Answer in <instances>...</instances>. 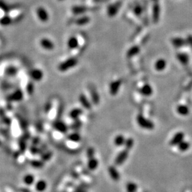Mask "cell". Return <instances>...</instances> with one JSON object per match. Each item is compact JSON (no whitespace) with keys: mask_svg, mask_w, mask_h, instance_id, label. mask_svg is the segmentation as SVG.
Wrapping results in <instances>:
<instances>
[{"mask_svg":"<svg viewBox=\"0 0 192 192\" xmlns=\"http://www.w3.org/2000/svg\"><path fill=\"white\" fill-rule=\"evenodd\" d=\"M76 36L78 39V47L76 49L70 51L71 57H77L80 55L86 49L88 44V38L85 34L79 33Z\"/></svg>","mask_w":192,"mask_h":192,"instance_id":"1","label":"cell"},{"mask_svg":"<svg viewBox=\"0 0 192 192\" xmlns=\"http://www.w3.org/2000/svg\"><path fill=\"white\" fill-rule=\"evenodd\" d=\"M78 63L77 57H70V58L60 62L57 67L58 70L61 72H67L72 68L76 67Z\"/></svg>","mask_w":192,"mask_h":192,"instance_id":"2","label":"cell"},{"mask_svg":"<svg viewBox=\"0 0 192 192\" xmlns=\"http://www.w3.org/2000/svg\"><path fill=\"white\" fill-rule=\"evenodd\" d=\"M136 121L138 125L142 127V129L147 130H152L154 128V123L146 118L144 116L142 115H138L136 118Z\"/></svg>","mask_w":192,"mask_h":192,"instance_id":"3","label":"cell"},{"mask_svg":"<svg viewBox=\"0 0 192 192\" xmlns=\"http://www.w3.org/2000/svg\"><path fill=\"white\" fill-rule=\"evenodd\" d=\"M36 15L39 21L42 23H46L49 20V14L47 9L42 7L39 6L36 9Z\"/></svg>","mask_w":192,"mask_h":192,"instance_id":"4","label":"cell"},{"mask_svg":"<svg viewBox=\"0 0 192 192\" xmlns=\"http://www.w3.org/2000/svg\"><path fill=\"white\" fill-rule=\"evenodd\" d=\"M93 8H91L89 6H83V5H75L73 6L72 9L71 11L73 14L76 16H80L83 14H85L86 12L89 11L91 9Z\"/></svg>","mask_w":192,"mask_h":192,"instance_id":"5","label":"cell"},{"mask_svg":"<svg viewBox=\"0 0 192 192\" xmlns=\"http://www.w3.org/2000/svg\"><path fill=\"white\" fill-rule=\"evenodd\" d=\"M88 91H90L92 103L95 105H98L100 101V97L97 89L93 85H88Z\"/></svg>","mask_w":192,"mask_h":192,"instance_id":"6","label":"cell"},{"mask_svg":"<svg viewBox=\"0 0 192 192\" xmlns=\"http://www.w3.org/2000/svg\"><path fill=\"white\" fill-rule=\"evenodd\" d=\"M130 151L126 149L121 151L116 156L115 163L116 165H121L123 164L127 160L128 155H129Z\"/></svg>","mask_w":192,"mask_h":192,"instance_id":"7","label":"cell"},{"mask_svg":"<svg viewBox=\"0 0 192 192\" xmlns=\"http://www.w3.org/2000/svg\"><path fill=\"white\" fill-rule=\"evenodd\" d=\"M8 15L12 19L13 22L21 20L23 17V12L20 9H11L8 12Z\"/></svg>","mask_w":192,"mask_h":192,"instance_id":"8","label":"cell"},{"mask_svg":"<svg viewBox=\"0 0 192 192\" xmlns=\"http://www.w3.org/2000/svg\"><path fill=\"white\" fill-rule=\"evenodd\" d=\"M90 21H91V18L87 14H83V15L79 16L78 17L74 19L72 23L76 26H84L89 24Z\"/></svg>","mask_w":192,"mask_h":192,"instance_id":"9","label":"cell"},{"mask_svg":"<svg viewBox=\"0 0 192 192\" xmlns=\"http://www.w3.org/2000/svg\"><path fill=\"white\" fill-rule=\"evenodd\" d=\"M40 45L44 50L47 51H53L55 48V44L52 41L47 37H43L41 39Z\"/></svg>","mask_w":192,"mask_h":192,"instance_id":"10","label":"cell"},{"mask_svg":"<svg viewBox=\"0 0 192 192\" xmlns=\"http://www.w3.org/2000/svg\"><path fill=\"white\" fill-rule=\"evenodd\" d=\"M29 76L35 82H40L44 77V73L42 70L36 68L32 69L30 71Z\"/></svg>","mask_w":192,"mask_h":192,"instance_id":"11","label":"cell"},{"mask_svg":"<svg viewBox=\"0 0 192 192\" xmlns=\"http://www.w3.org/2000/svg\"><path fill=\"white\" fill-rule=\"evenodd\" d=\"M185 134L182 132H178L176 133L170 141V145L172 146H178L179 144L184 140Z\"/></svg>","mask_w":192,"mask_h":192,"instance_id":"12","label":"cell"},{"mask_svg":"<svg viewBox=\"0 0 192 192\" xmlns=\"http://www.w3.org/2000/svg\"><path fill=\"white\" fill-rule=\"evenodd\" d=\"M24 98V94L21 90L18 89L15 90L8 97V100L11 101H20Z\"/></svg>","mask_w":192,"mask_h":192,"instance_id":"13","label":"cell"},{"mask_svg":"<svg viewBox=\"0 0 192 192\" xmlns=\"http://www.w3.org/2000/svg\"><path fill=\"white\" fill-rule=\"evenodd\" d=\"M53 126L55 130L62 134L66 133L68 131L67 126L65 124V123H63L60 120L55 121L53 124Z\"/></svg>","mask_w":192,"mask_h":192,"instance_id":"14","label":"cell"},{"mask_svg":"<svg viewBox=\"0 0 192 192\" xmlns=\"http://www.w3.org/2000/svg\"><path fill=\"white\" fill-rule=\"evenodd\" d=\"M78 100H79L80 103H81L82 106L84 108H85L86 109L90 110L91 109L92 105L85 94H84V93L80 94L79 97H78Z\"/></svg>","mask_w":192,"mask_h":192,"instance_id":"15","label":"cell"},{"mask_svg":"<svg viewBox=\"0 0 192 192\" xmlns=\"http://www.w3.org/2000/svg\"><path fill=\"white\" fill-rule=\"evenodd\" d=\"M67 45L69 50L73 51L78 47V39L76 36H72L70 37L67 42Z\"/></svg>","mask_w":192,"mask_h":192,"instance_id":"16","label":"cell"},{"mask_svg":"<svg viewBox=\"0 0 192 192\" xmlns=\"http://www.w3.org/2000/svg\"><path fill=\"white\" fill-rule=\"evenodd\" d=\"M108 173L112 180L114 181H118L120 179V174L116 168L114 166H109L108 167Z\"/></svg>","mask_w":192,"mask_h":192,"instance_id":"17","label":"cell"},{"mask_svg":"<svg viewBox=\"0 0 192 192\" xmlns=\"http://www.w3.org/2000/svg\"><path fill=\"white\" fill-rule=\"evenodd\" d=\"M121 82L120 80H116L111 83L109 86V92L111 95L115 96L118 93L121 86Z\"/></svg>","mask_w":192,"mask_h":192,"instance_id":"18","label":"cell"},{"mask_svg":"<svg viewBox=\"0 0 192 192\" xmlns=\"http://www.w3.org/2000/svg\"><path fill=\"white\" fill-rule=\"evenodd\" d=\"M83 113V111L82 109L78 108H75L73 109L69 113V116L70 118H72L73 120L78 119L79 117L82 115Z\"/></svg>","mask_w":192,"mask_h":192,"instance_id":"19","label":"cell"},{"mask_svg":"<svg viewBox=\"0 0 192 192\" xmlns=\"http://www.w3.org/2000/svg\"><path fill=\"white\" fill-rule=\"evenodd\" d=\"M98 164L99 163H98V160L97 158H95L94 157H93L88 159L87 167L89 170H94L97 169Z\"/></svg>","mask_w":192,"mask_h":192,"instance_id":"20","label":"cell"},{"mask_svg":"<svg viewBox=\"0 0 192 192\" xmlns=\"http://www.w3.org/2000/svg\"><path fill=\"white\" fill-rule=\"evenodd\" d=\"M177 111L179 115L182 116H187L190 113V109L187 106L180 105L177 107Z\"/></svg>","mask_w":192,"mask_h":192,"instance_id":"21","label":"cell"},{"mask_svg":"<svg viewBox=\"0 0 192 192\" xmlns=\"http://www.w3.org/2000/svg\"><path fill=\"white\" fill-rule=\"evenodd\" d=\"M18 72V68L12 66L6 67L5 70V74L9 76H14L15 75H16Z\"/></svg>","mask_w":192,"mask_h":192,"instance_id":"22","label":"cell"},{"mask_svg":"<svg viewBox=\"0 0 192 192\" xmlns=\"http://www.w3.org/2000/svg\"><path fill=\"white\" fill-rule=\"evenodd\" d=\"M47 183L45 180H40L39 181L37 182V183H36L35 187H36V190L39 191V192H43L44 191H45L47 188Z\"/></svg>","mask_w":192,"mask_h":192,"instance_id":"23","label":"cell"},{"mask_svg":"<svg viewBox=\"0 0 192 192\" xmlns=\"http://www.w3.org/2000/svg\"><path fill=\"white\" fill-rule=\"evenodd\" d=\"M140 92L144 96H146V97H149V96H151L152 94L153 90H152V87L149 85H145L141 88Z\"/></svg>","mask_w":192,"mask_h":192,"instance_id":"24","label":"cell"},{"mask_svg":"<svg viewBox=\"0 0 192 192\" xmlns=\"http://www.w3.org/2000/svg\"><path fill=\"white\" fill-rule=\"evenodd\" d=\"M12 23H13L12 19L8 14H5L3 17L0 18V24L3 26H9Z\"/></svg>","mask_w":192,"mask_h":192,"instance_id":"25","label":"cell"},{"mask_svg":"<svg viewBox=\"0 0 192 192\" xmlns=\"http://www.w3.org/2000/svg\"><path fill=\"white\" fill-rule=\"evenodd\" d=\"M126 140V139H125L124 136H123L121 134H119V135L116 136L115 140H114V142H115V144L116 146L119 147V146H124Z\"/></svg>","mask_w":192,"mask_h":192,"instance_id":"26","label":"cell"},{"mask_svg":"<svg viewBox=\"0 0 192 192\" xmlns=\"http://www.w3.org/2000/svg\"><path fill=\"white\" fill-rule=\"evenodd\" d=\"M177 146H178V149L179 151H180L182 152H185L190 149V143L188 141L183 140L182 142H181Z\"/></svg>","mask_w":192,"mask_h":192,"instance_id":"27","label":"cell"},{"mask_svg":"<svg viewBox=\"0 0 192 192\" xmlns=\"http://www.w3.org/2000/svg\"><path fill=\"white\" fill-rule=\"evenodd\" d=\"M34 180L35 178L34 177V175L32 174H27L23 178V182L27 185H33V183L34 182Z\"/></svg>","mask_w":192,"mask_h":192,"instance_id":"28","label":"cell"},{"mask_svg":"<svg viewBox=\"0 0 192 192\" xmlns=\"http://www.w3.org/2000/svg\"><path fill=\"white\" fill-rule=\"evenodd\" d=\"M67 139L73 142H78L81 140V136L78 133L75 132L68 135Z\"/></svg>","mask_w":192,"mask_h":192,"instance_id":"29","label":"cell"},{"mask_svg":"<svg viewBox=\"0 0 192 192\" xmlns=\"http://www.w3.org/2000/svg\"><path fill=\"white\" fill-rule=\"evenodd\" d=\"M31 166L35 169H42L44 166V162L39 160H33L30 162Z\"/></svg>","mask_w":192,"mask_h":192,"instance_id":"30","label":"cell"},{"mask_svg":"<svg viewBox=\"0 0 192 192\" xmlns=\"http://www.w3.org/2000/svg\"><path fill=\"white\" fill-rule=\"evenodd\" d=\"M117 10H118V8L115 5H111L108 6L107 9L108 15L111 17L114 16L117 12Z\"/></svg>","mask_w":192,"mask_h":192,"instance_id":"31","label":"cell"},{"mask_svg":"<svg viewBox=\"0 0 192 192\" xmlns=\"http://www.w3.org/2000/svg\"><path fill=\"white\" fill-rule=\"evenodd\" d=\"M137 185L134 182H129L126 185L127 192H136Z\"/></svg>","mask_w":192,"mask_h":192,"instance_id":"32","label":"cell"},{"mask_svg":"<svg viewBox=\"0 0 192 192\" xmlns=\"http://www.w3.org/2000/svg\"><path fill=\"white\" fill-rule=\"evenodd\" d=\"M134 144V141L133 139L131 137L128 138L126 139V142H125V144H124L125 149L130 151L133 148Z\"/></svg>","mask_w":192,"mask_h":192,"instance_id":"33","label":"cell"},{"mask_svg":"<svg viewBox=\"0 0 192 192\" xmlns=\"http://www.w3.org/2000/svg\"><path fill=\"white\" fill-rule=\"evenodd\" d=\"M26 91L29 95H33L34 92V85L32 82H28L26 85Z\"/></svg>","mask_w":192,"mask_h":192,"instance_id":"34","label":"cell"},{"mask_svg":"<svg viewBox=\"0 0 192 192\" xmlns=\"http://www.w3.org/2000/svg\"><path fill=\"white\" fill-rule=\"evenodd\" d=\"M52 156V152L51 151H47V152H44L42 153V155L41 156L42 161L44 162H46L49 161L51 158Z\"/></svg>","mask_w":192,"mask_h":192,"instance_id":"35","label":"cell"},{"mask_svg":"<svg viewBox=\"0 0 192 192\" xmlns=\"http://www.w3.org/2000/svg\"><path fill=\"white\" fill-rule=\"evenodd\" d=\"M74 121L75 122L71 125V128L73 130H77L80 128V127L82 125V123L81 121L79 120V119L74 120Z\"/></svg>","mask_w":192,"mask_h":192,"instance_id":"36","label":"cell"},{"mask_svg":"<svg viewBox=\"0 0 192 192\" xmlns=\"http://www.w3.org/2000/svg\"><path fill=\"white\" fill-rule=\"evenodd\" d=\"M166 66L165 63L164 62V61H162V60H158L157 63H156V69L157 70L161 71V70H162L164 69L165 67Z\"/></svg>","mask_w":192,"mask_h":192,"instance_id":"37","label":"cell"},{"mask_svg":"<svg viewBox=\"0 0 192 192\" xmlns=\"http://www.w3.org/2000/svg\"><path fill=\"white\" fill-rule=\"evenodd\" d=\"M87 155L88 158L94 157V149L93 148H88L87 151Z\"/></svg>","mask_w":192,"mask_h":192,"instance_id":"38","label":"cell"},{"mask_svg":"<svg viewBox=\"0 0 192 192\" xmlns=\"http://www.w3.org/2000/svg\"><path fill=\"white\" fill-rule=\"evenodd\" d=\"M52 106V102H51V101H48L45 103V106H44V111L46 113H49V112L51 110Z\"/></svg>","mask_w":192,"mask_h":192,"instance_id":"39","label":"cell"},{"mask_svg":"<svg viewBox=\"0 0 192 192\" xmlns=\"http://www.w3.org/2000/svg\"><path fill=\"white\" fill-rule=\"evenodd\" d=\"M19 146H20V148L21 149V150L22 151H24L26 150V141H25V139H22L20 140V144H19Z\"/></svg>","mask_w":192,"mask_h":192,"instance_id":"40","label":"cell"},{"mask_svg":"<svg viewBox=\"0 0 192 192\" xmlns=\"http://www.w3.org/2000/svg\"><path fill=\"white\" fill-rule=\"evenodd\" d=\"M30 151L33 154H39V148H37L36 146L33 145L30 148Z\"/></svg>","mask_w":192,"mask_h":192,"instance_id":"41","label":"cell"},{"mask_svg":"<svg viewBox=\"0 0 192 192\" xmlns=\"http://www.w3.org/2000/svg\"><path fill=\"white\" fill-rule=\"evenodd\" d=\"M63 111V106L61 105L60 106H59V108H58V110H57V117L60 118L62 115V113Z\"/></svg>","mask_w":192,"mask_h":192,"instance_id":"42","label":"cell"},{"mask_svg":"<svg viewBox=\"0 0 192 192\" xmlns=\"http://www.w3.org/2000/svg\"><path fill=\"white\" fill-rule=\"evenodd\" d=\"M39 142V139L37 137L34 138L33 140V145H34V146H36Z\"/></svg>","mask_w":192,"mask_h":192,"instance_id":"43","label":"cell"},{"mask_svg":"<svg viewBox=\"0 0 192 192\" xmlns=\"http://www.w3.org/2000/svg\"><path fill=\"white\" fill-rule=\"evenodd\" d=\"M4 122H5L6 124H9L10 123H11V121H10L9 119L6 118L4 119Z\"/></svg>","mask_w":192,"mask_h":192,"instance_id":"44","label":"cell"},{"mask_svg":"<svg viewBox=\"0 0 192 192\" xmlns=\"http://www.w3.org/2000/svg\"><path fill=\"white\" fill-rule=\"evenodd\" d=\"M73 192H87V191H85V190H83V189L78 188V189H76Z\"/></svg>","mask_w":192,"mask_h":192,"instance_id":"45","label":"cell"},{"mask_svg":"<svg viewBox=\"0 0 192 192\" xmlns=\"http://www.w3.org/2000/svg\"><path fill=\"white\" fill-rule=\"evenodd\" d=\"M58 1H59V2H62V1H63V0H58Z\"/></svg>","mask_w":192,"mask_h":192,"instance_id":"46","label":"cell"},{"mask_svg":"<svg viewBox=\"0 0 192 192\" xmlns=\"http://www.w3.org/2000/svg\"><path fill=\"white\" fill-rule=\"evenodd\" d=\"M0 145H1V141H0Z\"/></svg>","mask_w":192,"mask_h":192,"instance_id":"47","label":"cell"}]
</instances>
